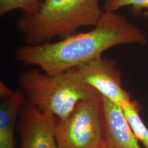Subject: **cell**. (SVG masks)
<instances>
[{
    "instance_id": "cell-7",
    "label": "cell",
    "mask_w": 148,
    "mask_h": 148,
    "mask_svg": "<svg viewBox=\"0 0 148 148\" xmlns=\"http://www.w3.org/2000/svg\"><path fill=\"white\" fill-rule=\"evenodd\" d=\"M102 101L104 148H141L121 107L103 97Z\"/></svg>"
},
{
    "instance_id": "cell-3",
    "label": "cell",
    "mask_w": 148,
    "mask_h": 148,
    "mask_svg": "<svg viewBox=\"0 0 148 148\" xmlns=\"http://www.w3.org/2000/svg\"><path fill=\"white\" fill-rule=\"evenodd\" d=\"M18 84L29 103L57 119H65L79 102L99 94L75 69L54 75L26 70L20 73Z\"/></svg>"
},
{
    "instance_id": "cell-8",
    "label": "cell",
    "mask_w": 148,
    "mask_h": 148,
    "mask_svg": "<svg viewBox=\"0 0 148 148\" xmlns=\"http://www.w3.org/2000/svg\"><path fill=\"white\" fill-rule=\"evenodd\" d=\"M0 148H14V129L27 99L21 90H12L0 82Z\"/></svg>"
},
{
    "instance_id": "cell-6",
    "label": "cell",
    "mask_w": 148,
    "mask_h": 148,
    "mask_svg": "<svg viewBox=\"0 0 148 148\" xmlns=\"http://www.w3.org/2000/svg\"><path fill=\"white\" fill-rule=\"evenodd\" d=\"M56 118L26 101L17 121L19 148H60L56 138Z\"/></svg>"
},
{
    "instance_id": "cell-11",
    "label": "cell",
    "mask_w": 148,
    "mask_h": 148,
    "mask_svg": "<svg viewBox=\"0 0 148 148\" xmlns=\"http://www.w3.org/2000/svg\"><path fill=\"white\" fill-rule=\"evenodd\" d=\"M126 6L135 9L148 8V0H105L103 10L106 12H115Z\"/></svg>"
},
{
    "instance_id": "cell-4",
    "label": "cell",
    "mask_w": 148,
    "mask_h": 148,
    "mask_svg": "<svg viewBox=\"0 0 148 148\" xmlns=\"http://www.w3.org/2000/svg\"><path fill=\"white\" fill-rule=\"evenodd\" d=\"M55 133L60 148H104V117L100 94L79 102L65 119H56Z\"/></svg>"
},
{
    "instance_id": "cell-9",
    "label": "cell",
    "mask_w": 148,
    "mask_h": 148,
    "mask_svg": "<svg viewBox=\"0 0 148 148\" xmlns=\"http://www.w3.org/2000/svg\"><path fill=\"white\" fill-rule=\"evenodd\" d=\"M123 113L133 132L144 148H148V128L140 115V106L136 100L130 101L122 107Z\"/></svg>"
},
{
    "instance_id": "cell-2",
    "label": "cell",
    "mask_w": 148,
    "mask_h": 148,
    "mask_svg": "<svg viewBox=\"0 0 148 148\" xmlns=\"http://www.w3.org/2000/svg\"><path fill=\"white\" fill-rule=\"evenodd\" d=\"M103 13L99 0H44L36 10L23 13L17 28L26 45H38L95 26Z\"/></svg>"
},
{
    "instance_id": "cell-5",
    "label": "cell",
    "mask_w": 148,
    "mask_h": 148,
    "mask_svg": "<svg viewBox=\"0 0 148 148\" xmlns=\"http://www.w3.org/2000/svg\"><path fill=\"white\" fill-rule=\"evenodd\" d=\"M75 69L86 84L117 106L122 108L131 100L122 86L121 73L112 59L100 56Z\"/></svg>"
},
{
    "instance_id": "cell-1",
    "label": "cell",
    "mask_w": 148,
    "mask_h": 148,
    "mask_svg": "<svg viewBox=\"0 0 148 148\" xmlns=\"http://www.w3.org/2000/svg\"><path fill=\"white\" fill-rule=\"evenodd\" d=\"M147 42L145 32L124 16L104 12L99 23L88 32L70 34L55 42L21 46L14 59L54 75L76 69L115 46Z\"/></svg>"
},
{
    "instance_id": "cell-10",
    "label": "cell",
    "mask_w": 148,
    "mask_h": 148,
    "mask_svg": "<svg viewBox=\"0 0 148 148\" xmlns=\"http://www.w3.org/2000/svg\"><path fill=\"white\" fill-rule=\"evenodd\" d=\"M41 1L40 0H0V15L21 10L23 13H29L36 10Z\"/></svg>"
}]
</instances>
